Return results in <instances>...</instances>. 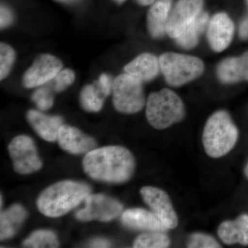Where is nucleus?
<instances>
[{"label": "nucleus", "mask_w": 248, "mask_h": 248, "mask_svg": "<svg viewBox=\"0 0 248 248\" xmlns=\"http://www.w3.org/2000/svg\"><path fill=\"white\" fill-rule=\"evenodd\" d=\"M26 248H58V239L55 233L50 231H37L34 232L24 241Z\"/></svg>", "instance_id": "obj_24"}, {"label": "nucleus", "mask_w": 248, "mask_h": 248, "mask_svg": "<svg viewBox=\"0 0 248 248\" xmlns=\"http://www.w3.org/2000/svg\"><path fill=\"white\" fill-rule=\"evenodd\" d=\"M245 173H246V177L248 178V164L246 166V170H245Z\"/></svg>", "instance_id": "obj_36"}, {"label": "nucleus", "mask_w": 248, "mask_h": 248, "mask_svg": "<svg viewBox=\"0 0 248 248\" xmlns=\"http://www.w3.org/2000/svg\"><path fill=\"white\" fill-rule=\"evenodd\" d=\"M32 100L40 110H48L53 105V93L48 88H40L32 94Z\"/></svg>", "instance_id": "obj_26"}, {"label": "nucleus", "mask_w": 248, "mask_h": 248, "mask_svg": "<svg viewBox=\"0 0 248 248\" xmlns=\"http://www.w3.org/2000/svg\"><path fill=\"white\" fill-rule=\"evenodd\" d=\"M114 1H116L117 3H118V4H122V3L124 2L125 0H114Z\"/></svg>", "instance_id": "obj_35"}, {"label": "nucleus", "mask_w": 248, "mask_h": 248, "mask_svg": "<svg viewBox=\"0 0 248 248\" xmlns=\"http://www.w3.org/2000/svg\"><path fill=\"white\" fill-rule=\"evenodd\" d=\"M16 53L9 45L1 43L0 45V79H4L9 74L14 65Z\"/></svg>", "instance_id": "obj_25"}, {"label": "nucleus", "mask_w": 248, "mask_h": 248, "mask_svg": "<svg viewBox=\"0 0 248 248\" xmlns=\"http://www.w3.org/2000/svg\"><path fill=\"white\" fill-rule=\"evenodd\" d=\"M27 120L36 133L47 141L58 140L59 131L63 125V120L58 116L44 115L37 110L27 112Z\"/></svg>", "instance_id": "obj_15"}, {"label": "nucleus", "mask_w": 248, "mask_h": 248, "mask_svg": "<svg viewBox=\"0 0 248 248\" xmlns=\"http://www.w3.org/2000/svg\"><path fill=\"white\" fill-rule=\"evenodd\" d=\"M62 67V62L56 57L48 54L40 55L26 72L23 84L27 89L45 85L55 78Z\"/></svg>", "instance_id": "obj_11"}, {"label": "nucleus", "mask_w": 248, "mask_h": 248, "mask_svg": "<svg viewBox=\"0 0 248 248\" xmlns=\"http://www.w3.org/2000/svg\"><path fill=\"white\" fill-rule=\"evenodd\" d=\"M172 4V0H156L152 4L147 24L150 34L154 38H160L166 33Z\"/></svg>", "instance_id": "obj_17"}, {"label": "nucleus", "mask_w": 248, "mask_h": 248, "mask_svg": "<svg viewBox=\"0 0 248 248\" xmlns=\"http://www.w3.org/2000/svg\"><path fill=\"white\" fill-rule=\"evenodd\" d=\"M0 13V25L1 29H3L8 27L13 22V14L11 11L4 6H1Z\"/></svg>", "instance_id": "obj_30"}, {"label": "nucleus", "mask_w": 248, "mask_h": 248, "mask_svg": "<svg viewBox=\"0 0 248 248\" xmlns=\"http://www.w3.org/2000/svg\"><path fill=\"white\" fill-rule=\"evenodd\" d=\"M90 193L91 187L87 184L63 181L50 186L41 194L37 208L46 217H62L84 202Z\"/></svg>", "instance_id": "obj_2"}, {"label": "nucleus", "mask_w": 248, "mask_h": 248, "mask_svg": "<svg viewBox=\"0 0 248 248\" xmlns=\"http://www.w3.org/2000/svg\"><path fill=\"white\" fill-rule=\"evenodd\" d=\"M104 98L95 84L87 85L80 93V104L85 110L97 112L102 109Z\"/></svg>", "instance_id": "obj_22"}, {"label": "nucleus", "mask_w": 248, "mask_h": 248, "mask_svg": "<svg viewBox=\"0 0 248 248\" xmlns=\"http://www.w3.org/2000/svg\"><path fill=\"white\" fill-rule=\"evenodd\" d=\"M159 60L151 53L139 55L124 68L125 73L142 82L154 79L159 74Z\"/></svg>", "instance_id": "obj_18"}, {"label": "nucleus", "mask_w": 248, "mask_h": 248, "mask_svg": "<svg viewBox=\"0 0 248 248\" xmlns=\"http://www.w3.org/2000/svg\"><path fill=\"white\" fill-rule=\"evenodd\" d=\"M58 141L62 149L72 154H84L94 149L96 142L78 128L62 125L59 131Z\"/></svg>", "instance_id": "obj_13"}, {"label": "nucleus", "mask_w": 248, "mask_h": 248, "mask_svg": "<svg viewBox=\"0 0 248 248\" xmlns=\"http://www.w3.org/2000/svg\"><path fill=\"white\" fill-rule=\"evenodd\" d=\"M217 75L222 82L232 84L248 81V52L239 58L226 59L218 65Z\"/></svg>", "instance_id": "obj_16"}, {"label": "nucleus", "mask_w": 248, "mask_h": 248, "mask_svg": "<svg viewBox=\"0 0 248 248\" xmlns=\"http://www.w3.org/2000/svg\"><path fill=\"white\" fill-rule=\"evenodd\" d=\"M170 240L164 232L149 231L140 235L134 242L137 248H165L169 247Z\"/></svg>", "instance_id": "obj_23"}, {"label": "nucleus", "mask_w": 248, "mask_h": 248, "mask_svg": "<svg viewBox=\"0 0 248 248\" xmlns=\"http://www.w3.org/2000/svg\"><path fill=\"white\" fill-rule=\"evenodd\" d=\"M160 70L168 84L183 86L202 76L203 62L194 56L175 53L163 54L159 59Z\"/></svg>", "instance_id": "obj_5"}, {"label": "nucleus", "mask_w": 248, "mask_h": 248, "mask_svg": "<svg viewBox=\"0 0 248 248\" xmlns=\"http://www.w3.org/2000/svg\"><path fill=\"white\" fill-rule=\"evenodd\" d=\"M94 84L102 93L104 97L109 95L111 89H112V81H111L110 77L107 74L101 75L99 79Z\"/></svg>", "instance_id": "obj_29"}, {"label": "nucleus", "mask_w": 248, "mask_h": 248, "mask_svg": "<svg viewBox=\"0 0 248 248\" xmlns=\"http://www.w3.org/2000/svg\"><path fill=\"white\" fill-rule=\"evenodd\" d=\"M239 34L241 38L246 40L248 38V19H244L241 22L239 28Z\"/></svg>", "instance_id": "obj_31"}, {"label": "nucleus", "mask_w": 248, "mask_h": 248, "mask_svg": "<svg viewBox=\"0 0 248 248\" xmlns=\"http://www.w3.org/2000/svg\"><path fill=\"white\" fill-rule=\"evenodd\" d=\"M27 216L25 209L19 204L13 205L1 213L0 217V239L5 240L14 236Z\"/></svg>", "instance_id": "obj_20"}, {"label": "nucleus", "mask_w": 248, "mask_h": 248, "mask_svg": "<svg viewBox=\"0 0 248 248\" xmlns=\"http://www.w3.org/2000/svg\"><path fill=\"white\" fill-rule=\"evenodd\" d=\"M203 5V0H179L171 11L166 33L171 38L177 39L202 12Z\"/></svg>", "instance_id": "obj_10"}, {"label": "nucleus", "mask_w": 248, "mask_h": 248, "mask_svg": "<svg viewBox=\"0 0 248 248\" xmlns=\"http://www.w3.org/2000/svg\"><path fill=\"white\" fill-rule=\"evenodd\" d=\"M135 1L141 6H149L153 4L155 0H135Z\"/></svg>", "instance_id": "obj_33"}, {"label": "nucleus", "mask_w": 248, "mask_h": 248, "mask_svg": "<svg viewBox=\"0 0 248 248\" xmlns=\"http://www.w3.org/2000/svg\"><path fill=\"white\" fill-rule=\"evenodd\" d=\"M58 1H62V2H72V1H75L76 0H58Z\"/></svg>", "instance_id": "obj_34"}, {"label": "nucleus", "mask_w": 248, "mask_h": 248, "mask_svg": "<svg viewBox=\"0 0 248 248\" xmlns=\"http://www.w3.org/2000/svg\"><path fill=\"white\" fill-rule=\"evenodd\" d=\"M124 226L133 229L148 231H167L161 220L153 212L141 208H133L125 210L122 216Z\"/></svg>", "instance_id": "obj_14"}, {"label": "nucleus", "mask_w": 248, "mask_h": 248, "mask_svg": "<svg viewBox=\"0 0 248 248\" xmlns=\"http://www.w3.org/2000/svg\"><path fill=\"white\" fill-rule=\"evenodd\" d=\"M247 3H248V0H247Z\"/></svg>", "instance_id": "obj_37"}, {"label": "nucleus", "mask_w": 248, "mask_h": 248, "mask_svg": "<svg viewBox=\"0 0 248 248\" xmlns=\"http://www.w3.org/2000/svg\"><path fill=\"white\" fill-rule=\"evenodd\" d=\"M209 16L202 12L176 39L177 43L185 49L194 48L198 43L199 38L209 24Z\"/></svg>", "instance_id": "obj_21"}, {"label": "nucleus", "mask_w": 248, "mask_h": 248, "mask_svg": "<svg viewBox=\"0 0 248 248\" xmlns=\"http://www.w3.org/2000/svg\"><path fill=\"white\" fill-rule=\"evenodd\" d=\"M9 152L14 170L19 174H31L42 168V161L37 155L35 143L27 135L14 138L10 143Z\"/></svg>", "instance_id": "obj_7"}, {"label": "nucleus", "mask_w": 248, "mask_h": 248, "mask_svg": "<svg viewBox=\"0 0 248 248\" xmlns=\"http://www.w3.org/2000/svg\"><path fill=\"white\" fill-rule=\"evenodd\" d=\"M110 245L107 240L98 239L94 240L90 246L92 248H108L110 247Z\"/></svg>", "instance_id": "obj_32"}, {"label": "nucleus", "mask_w": 248, "mask_h": 248, "mask_svg": "<svg viewBox=\"0 0 248 248\" xmlns=\"http://www.w3.org/2000/svg\"><path fill=\"white\" fill-rule=\"evenodd\" d=\"M239 133L231 116L224 110L217 111L207 121L203 133L205 153L213 158L228 154L234 148Z\"/></svg>", "instance_id": "obj_3"}, {"label": "nucleus", "mask_w": 248, "mask_h": 248, "mask_svg": "<svg viewBox=\"0 0 248 248\" xmlns=\"http://www.w3.org/2000/svg\"><path fill=\"white\" fill-rule=\"evenodd\" d=\"M185 116V107L182 99L169 89L153 93L146 104V117L155 128L162 130L177 123Z\"/></svg>", "instance_id": "obj_4"}, {"label": "nucleus", "mask_w": 248, "mask_h": 248, "mask_svg": "<svg viewBox=\"0 0 248 248\" xmlns=\"http://www.w3.org/2000/svg\"><path fill=\"white\" fill-rule=\"evenodd\" d=\"M75 79L76 75L72 70H61L55 78L51 80L53 81V91L58 93L64 91L74 82Z\"/></svg>", "instance_id": "obj_28"}, {"label": "nucleus", "mask_w": 248, "mask_h": 248, "mask_svg": "<svg viewBox=\"0 0 248 248\" xmlns=\"http://www.w3.org/2000/svg\"><path fill=\"white\" fill-rule=\"evenodd\" d=\"M234 31V24L228 15H215L208 24V38L211 48L216 52L224 50L232 40Z\"/></svg>", "instance_id": "obj_12"}, {"label": "nucleus", "mask_w": 248, "mask_h": 248, "mask_svg": "<svg viewBox=\"0 0 248 248\" xmlns=\"http://www.w3.org/2000/svg\"><path fill=\"white\" fill-rule=\"evenodd\" d=\"M218 235L227 245L248 246V215H241L234 221L223 222L218 227Z\"/></svg>", "instance_id": "obj_19"}, {"label": "nucleus", "mask_w": 248, "mask_h": 248, "mask_svg": "<svg viewBox=\"0 0 248 248\" xmlns=\"http://www.w3.org/2000/svg\"><path fill=\"white\" fill-rule=\"evenodd\" d=\"M132 153L124 147L106 146L90 151L83 160L84 172L94 180L122 184L128 181L135 170Z\"/></svg>", "instance_id": "obj_1"}, {"label": "nucleus", "mask_w": 248, "mask_h": 248, "mask_svg": "<svg viewBox=\"0 0 248 248\" xmlns=\"http://www.w3.org/2000/svg\"><path fill=\"white\" fill-rule=\"evenodd\" d=\"M84 202V208L76 215V218L81 221H110L120 216L123 210V205L120 202L100 194L89 195Z\"/></svg>", "instance_id": "obj_8"}, {"label": "nucleus", "mask_w": 248, "mask_h": 248, "mask_svg": "<svg viewBox=\"0 0 248 248\" xmlns=\"http://www.w3.org/2000/svg\"><path fill=\"white\" fill-rule=\"evenodd\" d=\"M187 247L191 248H217L221 246L213 236L203 233H194L189 239Z\"/></svg>", "instance_id": "obj_27"}, {"label": "nucleus", "mask_w": 248, "mask_h": 248, "mask_svg": "<svg viewBox=\"0 0 248 248\" xmlns=\"http://www.w3.org/2000/svg\"><path fill=\"white\" fill-rule=\"evenodd\" d=\"M114 107L122 113L140 112L145 105V95L142 81L128 73L115 78L112 83Z\"/></svg>", "instance_id": "obj_6"}, {"label": "nucleus", "mask_w": 248, "mask_h": 248, "mask_svg": "<svg viewBox=\"0 0 248 248\" xmlns=\"http://www.w3.org/2000/svg\"><path fill=\"white\" fill-rule=\"evenodd\" d=\"M145 203L151 208L167 229H173L178 226L179 219L172 202L165 191L157 187L146 186L140 190Z\"/></svg>", "instance_id": "obj_9"}]
</instances>
